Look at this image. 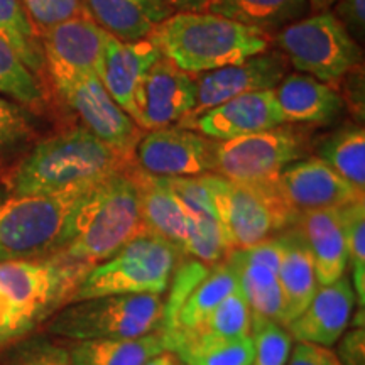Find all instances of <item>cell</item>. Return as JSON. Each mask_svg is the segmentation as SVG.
<instances>
[{"label":"cell","instance_id":"obj_11","mask_svg":"<svg viewBox=\"0 0 365 365\" xmlns=\"http://www.w3.org/2000/svg\"><path fill=\"white\" fill-rule=\"evenodd\" d=\"M312 130L284 124L274 129L217 143L215 175L230 181L276 180L291 163L309 156Z\"/></svg>","mask_w":365,"mask_h":365},{"label":"cell","instance_id":"obj_8","mask_svg":"<svg viewBox=\"0 0 365 365\" xmlns=\"http://www.w3.org/2000/svg\"><path fill=\"white\" fill-rule=\"evenodd\" d=\"M218 217L234 249H247L294 227L299 212L276 180L240 182L208 175Z\"/></svg>","mask_w":365,"mask_h":365},{"label":"cell","instance_id":"obj_7","mask_svg":"<svg viewBox=\"0 0 365 365\" xmlns=\"http://www.w3.org/2000/svg\"><path fill=\"white\" fill-rule=\"evenodd\" d=\"M182 252L163 237L144 230L107 261L95 264L71 303L110 294H158L170 289Z\"/></svg>","mask_w":365,"mask_h":365},{"label":"cell","instance_id":"obj_23","mask_svg":"<svg viewBox=\"0 0 365 365\" xmlns=\"http://www.w3.org/2000/svg\"><path fill=\"white\" fill-rule=\"evenodd\" d=\"M85 9L105 33L124 43L148 39L175 14L164 0H85Z\"/></svg>","mask_w":365,"mask_h":365},{"label":"cell","instance_id":"obj_44","mask_svg":"<svg viewBox=\"0 0 365 365\" xmlns=\"http://www.w3.org/2000/svg\"><path fill=\"white\" fill-rule=\"evenodd\" d=\"M336 357L341 365H365V327H352L336 341Z\"/></svg>","mask_w":365,"mask_h":365},{"label":"cell","instance_id":"obj_32","mask_svg":"<svg viewBox=\"0 0 365 365\" xmlns=\"http://www.w3.org/2000/svg\"><path fill=\"white\" fill-rule=\"evenodd\" d=\"M0 38L12 46L38 78L46 80L43 44L22 0H0Z\"/></svg>","mask_w":365,"mask_h":365},{"label":"cell","instance_id":"obj_18","mask_svg":"<svg viewBox=\"0 0 365 365\" xmlns=\"http://www.w3.org/2000/svg\"><path fill=\"white\" fill-rule=\"evenodd\" d=\"M46 63H56L78 73L98 76L110 34L88 14L39 31Z\"/></svg>","mask_w":365,"mask_h":365},{"label":"cell","instance_id":"obj_17","mask_svg":"<svg viewBox=\"0 0 365 365\" xmlns=\"http://www.w3.org/2000/svg\"><path fill=\"white\" fill-rule=\"evenodd\" d=\"M355 304L357 296L352 281L345 274L331 284L318 286L307 309L286 328L296 341H308L330 349L350 327Z\"/></svg>","mask_w":365,"mask_h":365},{"label":"cell","instance_id":"obj_16","mask_svg":"<svg viewBox=\"0 0 365 365\" xmlns=\"http://www.w3.org/2000/svg\"><path fill=\"white\" fill-rule=\"evenodd\" d=\"M282 195L298 212L322 208H340L365 200V193L317 156H307L291 163L277 176Z\"/></svg>","mask_w":365,"mask_h":365},{"label":"cell","instance_id":"obj_24","mask_svg":"<svg viewBox=\"0 0 365 365\" xmlns=\"http://www.w3.org/2000/svg\"><path fill=\"white\" fill-rule=\"evenodd\" d=\"M282 255L279 266V284L284 299L282 325L287 327L294 318L307 309L309 301L318 291L317 272L307 242L298 227L281 232Z\"/></svg>","mask_w":365,"mask_h":365},{"label":"cell","instance_id":"obj_42","mask_svg":"<svg viewBox=\"0 0 365 365\" xmlns=\"http://www.w3.org/2000/svg\"><path fill=\"white\" fill-rule=\"evenodd\" d=\"M341 98L345 108L352 112L357 124H364L365 118V90H364V65L354 68L341 78Z\"/></svg>","mask_w":365,"mask_h":365},{"label":"cell","instance_id":"obj_22","mask_svg":"<svg viewBox=\"0 0 365 365\" xmlns=\"http://www.w3.org/2000/svg\"><path fill=\"white\" fill-rule=\"evenodd\" d=\"M130 170L139 188L144 228L150 234H156L164 240L171 242L182 252L188 240L191 223H193V213L158 178L144 175L134 163Z\"/></svg>","mask_w":365,"mask_h":365},{"label":"cell","instance_id":"obj_9","mask_svg":"<svg viewBox=\"0 0 365 365\" xmlns=\"http://www.w3.org/2000/svg\"><path fill=\"white\" fill-rule=\"evenodd\" d=\"M271 43L296 71L331 86L339 85L354 68L364 65L362 48L346 33L331 9L291 22L271 36Z\"/></svg>","mask_w":365,"mask_h":365},{"label":"cell","instance_id":"obj_31","mask_svg":"<svg viewBox=\"0 0 365 365\" xmlns=\"http://www.w3.org/2000/svg\"><path fill=\"white\" fill-rule=\"evenodd\" d=\"M0 95L24 105L38 115H43L49 108V93L44 81L26 66L19 54L2 38H0Z\"/></svg>","mask_w":365,"mask_h":365},{"label":"cell","instance_id":"obj_36","mask_svg":"<svg viewBox=\"0 0 365 365\" xmlns=\"http://www.w3.org/2000/svg\"><path fill=\"white\" fill-rule=\"evenodd\" d=\"M4 365H75L68 346L48 333H29L0 352Z\"/></svg>","mask_w":365,"mask_h":365},{"label":"cell","instance_id":"obj_29","mask_svg":"<svg viewBox=\"0 0 365 365\" xmlns=\"http://www.w3.org/2000/svg\"><path fill=\"white\" fill-rule=\"evenodd\" d=\"M317 158L355 190L365 193V130L364 124H344L317 144Z\"/></svg>","mask_w":365,"mask_h":365},{"label":"cell","instance_id":"obj_12","mask_svg":"<svg viewBox=\"0 0 365 365\" xmlns=\"http://www.w3.org/2000/svg\"><path fill=\"white\" fill-rule=\"evenodd\" d=\"M217 140L181 125L144 132L134 153V164L153 178L215 175Z\"/></svg>","mask_w":365,"mask_h":365},{"label":"cell","instance_id":"obj_27","mask_svg":"<svg viewBox=\"0 0 365 365\" xmlns=\"http://www.w3.org/2000/svg\"><path fill=\"white\" fill-rule=\"evenodd\" d=\"M208 12L272 36L309 12L308 0H210Z\"/></svg>","mask_w":365,"mask_h":365},{"label":"cell","instance_id":"obj_6","mask_svg":"<svg viewBox=\"0 0 365 365\" xmlns=\"http://www.w3.org/2000/svg\"><path fill=\"white\" fill-rule=\"evenodd\" d=\"M166 304L158 294H110L68 303L44 323L46 333L71 341L137 339L163 330Z\"/></svg>","mask_w":365,"mask_h":365},{"label":"cell","instance_id":"obj_45","mask_svg":"<svg viewBox=\"0 0 365 365\" xmlns=\"http://www.w3.org/2000/svg\"><path fill=\"white\" fill-rule=\"evenodd\" d=\"M173 12H202L207 11L210 0H164Z\"/></svg>","mask_w":365,"mask_h":365},{"label":"cell","instance_id":"obj_3","mask_svg":"<svg viewBox=\"0 0 365 365\" xmlns=\"http://www.w3.org/2000/svg\"><path fill=\"white\" fill-rule=\"evenodd\" d=\"M93 186L48 196L12 195L0 186V264L51 257L65 250Z\"/></svg>","mask_w":365,"mask_h":365},{"label":"cell","instance_id":"obj_15","mask_svg":"<svg viewBox=\"0 0 365 365\" xmlns=\"http://www.w3.org/2000/svg\"><path fill=\"white\" fill-rule=\"evenodd\" d=\"M284 124V115L274 90H262L227 100L202 113L186 117L178 125L196 130L217 143H223Z\"/></svg>","mask_w":365,"mask_h":365},{"label":"cell","instance_id":"obj_37","mask_svg":"<svg viewBox=\"0 0 365 365\" xmlns=\"http://www.w3.org/2000/svg\"><path fill=\"white\" fill-rule=\"evenodd\" d=\"M250 340L254 346L252 365H286L293 350V336L276 319L252 313Z\"/></svg>","mask_w":365,"mask_h":365},{"label":"cell","instance_id":"obj_48","mask_svg":"<svg viewBox=\"0 0 365 365\" xmlns=\"http://www.w3.org/2000/svg\"><path fill=\"white\" fill-rule=\"evenodd\" d=\"M336 0H308L309 6V12H323V11H330V9L335 6Z\"/></svg>","mask_w":365,"mask_h":365},{"label":"cell","instance_id":"obj_19","mask_svg":"<svg viewBox=\"0 0 365 365\" xmlns=\"http://www.w3.org/2000/svg\"><path fill=\"white\" fill-rule=\"evenodd\" d=\"M159 58L161 53L149 38L124 43L110 36L107 41L98 78L118 107L134 122L140 83Z\"/></svg>","mask_w":365,"mask_h":365},{"label":"cell","instance_id":"obj_14","mask_svg":"<svg viewBox=\"0 0 365 365\" xmlns=\"http://www.w3.org/2000/svg\"><path fill=\"white\" fill-rule=\"evenodd\" d=\"M196 105L195 76L161 56L145 73L137 95L135 124L144 132L178 125Z\"/></svg>","mask_w":365,"mask_h":365},{"label":"cell","instance_id":"obj_25","mask_svg":"<svg viewBox=\"0 0 365 365\" xmlns=\"http://www.w3.org/2000/svg\"><path fill=\"white\" fill-rule=\"evenodd\" d=\"M235 289H239V271L230 255H227L223 261L210 266V271H205L203 276L196 279L173 313L170 325L163 330H190L198 327Z\"/></svg>","mask_w":365,"mask_h":365},{"label":"cell","instance_id":"obj_4","mask_svg":"<svg viewBox=\"0 0 365 365\" xmlns=\"http://www.w3.org/2000/svg\"><path fill=\"white\" fill-rule=\"evenodd\" d=\"M91 267L59 254L0 264V317L17 339L34 333L71 303Z\"/></svg>","mask_w":365,"mask_h":365},{"label":"cell","instance_id":"obj_41","mask_svg":"<svg viewBox=\"0 0 365 365\" xmlns=\"http://www.w3.org/2000/svg\"><path fill=\"white\" fill-rule=\"evenodd\" d=\"M331 9L346 33L362 46L365 39V0H336Z\"/></svg>","mask_w":365,"mask_h":365},{"label":"cell","instance_id":"obj_10","mask_svg":"<svg viewBox=\"0 0 365 365\" xmlns=\"http://www.w3.org/2000/svg\"><path fill=\"white\" fill-rule=\"evenodd\" d=\"M46 80L68 110L75 113L80 125L125 161H134L135 148L144 130L118 107L97 75L46 63Z\"/></svg>","mask_w":365,"mask_h":365},{"label":"cell","instance_id":"obj_34","mask_svg":"<svg viewBox=\"0 0 365 365\" xmlns=\"http://www.w3.org/2000/svg\"><path fill=\"white\" fill-rule=\"evenodd\" d=\"M250 318H252V312L239 287L234 293L228 294L203 323L182 331H191L196 335L220 340L247 339L250 336Z\"/></svg>","mask_w":365,"mask_h":365},{"label":"cell","instance_id":"obj_46","mask_svg":"<svg viewBox=\"0 0 365 365\" xmlns=\"http://www.w3.org/2000/svg\"><path fill=\"white\" fill-rule=\"evenodd\" d=\"M16 335L9 330V327L4 323V319L0 318V352H2L6 346H9L12 344V341H16Z\"/></svg>","mask_w":365,"mask_h":365},{"label":"cell","instance_id":"obj_33","mask_svg":"<svg viewBox=\"0 0 365 365\" xmlns=\"http://www.w3.org/2000/svg\"><path fill=\"white\" fill-rule=\"evenodd\" d=\"M38 139V113L0 95V163L21 158Z\"/></svg>","mask_w":365,"mask_h":365},{"label":"cell","instance_id":"obj_20","mask_svg":"<svg viewBox=\"0 0 365 365\" xmlns=\"http://www.w3.org/2000/svg\"><path fill=\"white\" fill-rule=\"evenodd\" d=\"M286 124L327 127L346 112L344 98L335 86L304 73H287L274 88Z\"/></svg>","mask_w":365,"mask_h":365},{"label":"cell","instance_id":"obj_13","mask_svg":"<svg viewBox=\"0 0 365 365\" xmlns=\"http://www.w3.org/2000/svg\"><path fill=\"white\" fill-rule=\"evenodd\" d=\"M287 73L289 61L279 49L272 48L235 65L202 73L195 76L196 105L191 115L217 107L239 95L274 90Z\"/></svg>","mask_w":365,"mask_h":365},{"label":"cell","instance_id":"obj_39","mask_svg":"<svg viewBox=\"0 0 365 365\" xmlns=\"http://www.w3.org/2000/svg\"><path fill=\"white\" fill-rule=\"evenodd\" d=\"M158 180L166 188H170L191 213L220 218L208 175L191 178H158Z\"/></svg>","mask_w":365,"mask_h":365},{"label":"cell","instance_id":"obj_43","mask_svg":"<svg viewBox=\"0 0 365 365\" xmlns=\"http://www.w3.org/2000/svg\"><path fill=\"white\" fill-rule=\"evenodd\" d=\"M286 365H341L336 354L331 349L322 345L296 341L293 344Z\"/></svg>","mask_w":365,"mask_h":365},{"label":"cell","instance_id":"obj_30","mask_svg":"<svg viewBox=\"0 0 365 365\" xmlns=\"http://www.w3.org/2000/svg\"><path fill=\"white\" fill-rule=\"evenodd\" d=\"M228 255L239 271V287L250 312L276 319L282 325L284 299H282L277 271L266 264L249 261L240 254L239 249H234Z\"/></svg>","mask_w":365,"mask_h":365},{"label":"cell","instance_id":"obj_1","mask_svg":"<svg viewBox=\"0 0 365 365\" xmlns=\"http://www.w3.org/2000/svg\"><path fill=\"white\" fill-rule=\"evenodd\" d=\"M132 163L78 124L36 140L6 173L2 186L19 196L58 195L97 185Z\"/></svg>","mask_w":365,"mask_h":365},{"label":"cell","instance_id":"obj_2","mask_svg":"<svg viewBox=\"0 0 365 365\" xmlns=\"http://www.w3.org/2000/svg\"><path fill=\"white\" fill-rule=\"evenodd\" d=\"M149 39L161 56L191 76L225 68L271 48V36L218 14L176 12Z\"/></svg>","mask_w":365,"mask_h":365},{"label":"cell","instance_id":"obj_5","mask_svg":"<svg viewBox=\"0 0 365 365\" xmlns=\"http://www.w3.org/2000/svg\"><path fill=\"white\" fill-rule=\"evenodd\" d=\"M132 164L91 188L75 222V234L59 255L95 266L144 232Z\"/></svg>","mask_w":365,"mask_h":365},{"label":"cell","instance_id":"obj_38","mask_svg":"<svg viewBox=\"0 0 365 365\" xmlns=\"http://www.w3.org/2000/svg\"><path fill=\"white\" fill-rule=\"evenodd\" d=\"M346 240V257L352 267V286L360 308L365 304V200L340 207Z\"/></svg>","mask_w":365,"mask_h":365},{"label":"cell","instance_id":"obj_28","mask_svg":"<svg viewBox=\"0 0 365 365\" xmlns=\"http://www.w3.org/2000/svg\"><path fill=\"white\" fill-rule=\"evenodd\" d=\"M170 352L186 365H252L254 346L250 336L220 340L182 330H163Z\"/></svg>","mask_w":365,"mask_h":365},{"label":"cell","instance_id":"obj_49","mask_svg":"<svg viewBox=\"0 0 365 365\" xmlns=\"http://www.w3.org/2000/svg\"><path fill=\"white\" fill-rule=\"evenodd\" d=\"M176 365H186V364H182V362H180V360L176 359Z\"/></svg>","mask_w":365,"mask_h":365},{"label":"cell","instance_id":"obj_21","mask_svg":"<svg viewBox=\"0 0 365 365\" xmlns=\"http://www.w3.org/2000/svg\"><path fill=\"white\" fill-rule=\"evenodd\" d=\"M296 227L312 252L318 286L331 284L345 276L349 257L340 210L322 208L299 212Z\"/></svg>","mask_w":365,"mask_h":365},{"label":"cell","instance_id":"obj_26","mask_svg":"<svg viewBox=\"0 0 365 365\" xmlns=\"http://www.w3.org/2000/svg\"><path fill=\"white\" fill-rule=\"evenodd\" d=\"M75 365H144L156 355L170 352L163 330L137 339L73 341L68 346Z\"/></svg>","mask_w":365,"mask_h":365},{"label":"cell","instance_id":"obj_40","mask_svg":"<svg viewBox=\"0 0 365 365\" xmlns=\"http://www.w3.org/2000/svg\"><path fill=\"white\" fill-rule=\"evenodd\" d=\"M22 4L38 33L59 22L88 14L85 0H22Z\"/></svg>","mask_w":365,"mask_h":365},{"label":"cell","instance_id":"obj_35","mask_svg":"<svg viewBox=\"0 0 365 365\" xmlns=\"http://www.w3.org/2000/svg\"><path fill=\"white\" fill-rule=\"evenodd\" d=\"M232 250H234V245L228 239L220 218L193 213V223H191L188 240L182 250L185 257H193L198 262L213 266L223 261Z\"/></svg>","mask_w":365,"mask_h":365},{"label":"cell","instance_id":"obj_47","mask_svg":"<svg viewBox=\"0 0 365 365\" xmlns=\"http://www.w3.org/2000/svg\"><path fill=\"white\" fill-rule=\"evenodd\" d=\"M144 365H176V357L173 352H163L148 360Z\"/></svg>","mask_w":365,"mask_h":365}]
</instances>
